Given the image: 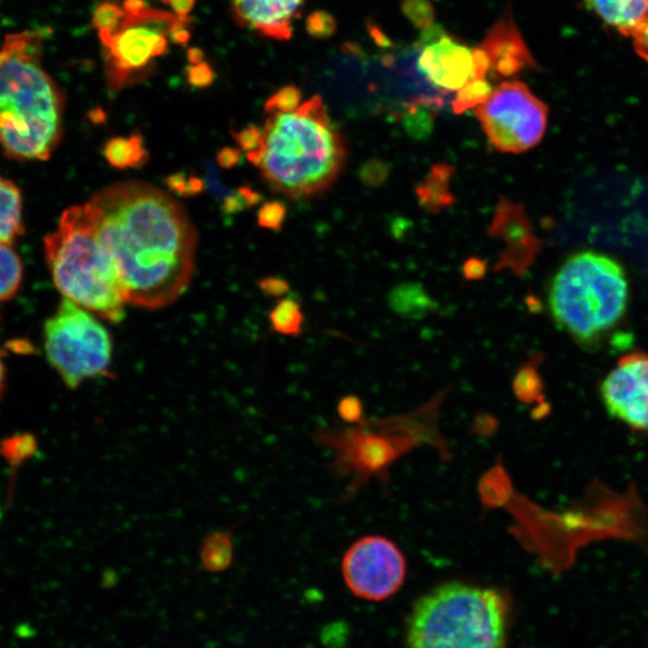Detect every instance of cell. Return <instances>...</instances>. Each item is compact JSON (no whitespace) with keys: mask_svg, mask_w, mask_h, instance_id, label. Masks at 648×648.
Segmentation results:
<instances>
[{"mask_svg":"<svg viewBox=\"0 0 648 648\" xmlns=\"http://www.w3.org/2000/svg\"><path fill=\"white\" fill-rule=\"evenodd\" d=\"M129 305L168 307L189 288L198 232L182 205L142 182L118 183L88 201Z\"/></svg>","mask_w":648,"mask_h":648,"instance_id":"cell-1","label":"cell"},{"mask_svg":"<svg viewBox=\"0 0 648 648\" xmlns=\"http://www.w3.org/2000/svg\"><path fill=\"white\" fill-rule=\"evenodd\" d=\"M44 29L10 33L0 48V146L17 160H48L62 139L66 99L43 68Z\"/></svg>","mask_w":648,"mask_h":648,"instance_id":"cell-2","label":"cell"},{"mask_svg":"<svg viewBox=\"0 0 648 648\" xmlns=\"http://www.w3.org/2000/svg\"><path fill=\"white\" fill-rule=\"evenodd\" d=\"M266 182L291 199L326 191L340 176L346 147L316 96L292 113L269 114L259 150L248 154Z\"/></svg>","mask_w":648,"mask_h":648,"instance_id":"cell-3","label":"cell"},{"mask_svg":"<svg viewBox=\"0 0 648 648\" xmlns=\"http://www.w3.org/2000/svg\"><path fill=\"white\" fill-rule=\"evenodd\" d=\"M448 391H440L410 413L316 430L315 440L335 451L333 470L348 480L346 499H352L372 479L386 487L390 467L418 447L429 445L443 460L451 458L439 428L441 405Z\"/></svg>","mask_w":648,"mask_h":648,"instance_id":"cell-4","label":"cell"},{"mask_svg":"<svg viewBox=\"0 0 648 648\" xmlns=\"http://www.w3.org/2000/svg\"><path fill=\"white\" fill-rule=\"evenodd\" d=\"M44 255L64 298L109 322L124 320L128 301L123 282L101 242L88 202L66 210L58 229L44 238Z\"/></svg>","mask_w":648,"mask_h":648,"instance_id":"cell-5","label":"cell"},{"mask_svg":"<svg viewBox=\"0 0 648 648\" xmlns=\"http://www.w3.org/2000/svg\"><path fill=\"white\" fill-rule=\"evenodd\" d=\"M510 607L500 591L445 584L420 598L409 617V648H507Z\"/></svg>","mask_w":648,"mask_h":648,"instance_id":"cell-6","label":"cell"},{"mask_svg":"<svg viewBox=\"0 0 648 648\" xmlns=\"http://www.w3.org/2000/svg\"><path fill=\"white\" fill-rule=\"evenodd\" d=\"M628 301L622 266L594 251L571 256L557 271L549 291L555 323L582 346L598 343L619 326Z\"/></svg>","mask_w":648,"mask_h":648,"instance_id":"cell-7","label":"cell"},{"mask_svg":"<svg viewBox=\"0 0 648 648\" xmlns=\"http://www.w3.org/2000/svg\"><path fill=\"white\" fill-rule=\"evenodd\" d=\"M44 351L70 389L87 380L111 378L113 339L92 312L64 298L44 325Z\"/></svg>","mask_w":648,"mask_h":648,"instance_id":"cell-8","label":"cell"},{"mask_svg":"<svg viewBox=\"0 0 648 648\" xmlns=\"http://www.w3.org/2000/svg\"><path fill=\"white\" fill-rule=\"evenodd\" d=\"M179 20L172 11L149 6L139 14H127L116 34L101 41L104 73L112 93L153 72L157 59L169 52V36Z\"/></svg>","mask_w":648,"mask_h":648,"instance_id":"cell-9","label":"cell"},{"mask_svg":"<svg viewBox=\"0 0 648 648\" xmlns=\"http://www.w3.org/2000/svg\"><path fill=\"white\" fill-rule=\"evenodd\" d=\"M473 111L490 143L502 153L527 152L541 141L548 127L547 104L517 81L501 83Z\"/></svg>","mask_w":648,"mask_h":648,"instance_id":"cell-10","label":"cell"},{"mask_svg":"<svg viewBox=\"0 0 648 648\" xmlns=\"http://www.w3.org/2000/svg\"><path fill=\"white\" fill-rule=\"evenodd\" d=\"M341 570L345 584L356 597L382 601L401 589L407 562L395 541L380 536H367L346 551Z\"/></svg>","mask_w":648,"mask_h":648,"instance_id":"cell-11","label":"cell"},{"mask_svg":"<svg viewBox=\"0 0 648 648\" xmlns=\"http://www.w3.org/2000/svg\"><path fill=\"white\" fill-rule=\"evenodd\" d=\"M417 69L440 92H459L476 79L475 49L467 48L446 32L441 26L432 24L425 30L418 42Z\"/></svg>","mask_w":648,"mask_h":648,"instance_id":"cell-12","label":"cell"},{"mask_svg":"<svg viewBox=\"0 0 648 648\" xmlns=\"http://www.w3.org/2000/svg\"><path fill=\"white\" fill-rule=\"evenodd\" d=\"M600 397L612 418L648 433V353L624 356L602 380Z\"/></svg>","mask_w":648,"mask_h":648,"instance_id":"cell-13","label":"cell"},{"mask_svg":"<svg viewBox=\"0 0 648 648\" xmlns=\"http://www.w3.org/2000/svg\"><path fill=\"white\" fill-rule=\"evenodd\" d=\"M488 235L504 240L506 245L496 265L497 271L510 269L516 275H522L534 262L538 242L521 206L501 199L496 207Z\"/></svg>","mask_w":648,"mask_h":648,"instance_id":"cell-14","label":"cell"},{"mask_svg":"<svg viewBox=\"0 0 648 648\" xmlns=\"http://www.w3.org/2000/svg\"><path fill=\"white\" fill-rule=\"evenodd\" d=\"M230 3L238 26L269 39L288 41L306 0H230Z\"/></svg>","mask_w":648,"mask_h":648,"instance_id":"cell-15","label":"cell"},{"mask_svg":"<svg viewBox=\"0 0 648 648\" xmlns=\"http://www.w3.org/2000/svg\"><path fill=\"white\" fill-rule=\"evenodd\" d=\"M489 59L491 77L504 80L534 67V58L510 13L497 21L480 47Z\"/></svg>","mask_w":648,"mask_h":648,"instance_id":"cell-16","label":"cell"},{"mask_svg":"<svg viewBox=\"0 0 648 648\" xmlns=\"http://www.w3.org/2000/svg\"><path fill=\"white\" fill-rule=\"evenodd\" d=\"M606 23L630 36L648 18V0H586Z\"/></svg>","mask_w":648,"mask_h":648,"instance_id":"cell-17","label":"cell"},{"mask_svg":"<svg viewBox=\"0 0 648 648\" xmlns=\"http://www.w3.org/2000/svg\"><path fill=\"white\" fill-rule=\"evenodd\" d=\"M235 554L232 531L210 532L200 547V570L209 575H222L235 567Z\"/></svg>","mask_w":648,"mask_h":648,"instance_id":"cell-18","label":"cell"},{"mask_svg":"<svg viewBox=\"0 0 648 648\" xmlns=\"http://www.w3.org/2000/svg\"><path fill=\"white\" fill-rule=\"evenodd\" d=\"M453 173L455 169L447 163L435 165L423 182L416 188L420 206L436 213L453 205L455 196L449 190Z\"/></svg>","mask_w":648,"mask_h":648,"instance_id":"cell-19","label":"cell"},{"mask_svg":"<svg viewBox=\"0 0 648 648\" xmlns=\"http://www.w3.org/2000/svg\"><path fill=\"white\" fill-rule=\"evenodd\" d=\"M22 233L21 192L10 180L0 177V246L11 247Z\"/></svg>","mask_w":648,"mask_h":648,"instance_id":"cell-20","label":"cell"},{"mask_svg":"<svg viewBox=\"0 0 648 648\" xmlns=\"http://www.w3.org/2000/svg\"><path fill=\"white\" fill-rule=\"evenodd\" d=\"M103 157L114 169H139L149 154L140 133H132L128 138H114L103 147Z\"/></svg>","mask_w":648,"mask_h":648,"instance_id":"cell-21","label":"cell"},{"mask_svg":"<svg viewBox=\"0 0 648 648\" xmlns=\"http://www.w3.org/2000/svg\"><path fill=\"white\" fill-rule=\"evenodd\" d=\"M478 494L481 504L487 508L509 505L515 497L514 485L505 470L497 463L479 479Z\"/></svg>","mask_w":648,"mask_h":648,"instance_id":"cell-22","label":"cell"},{"mask_svg":"<svg viewBox=\"0 0 648 648\" xmlns=\"http://www.w3.org/2000/svg\"><path fill=\"white\" fill-rule=\"evenodd\" d=\"M389 306L406 318H421L435 303L419 283H402L389 293Z\"/></svg>","mask_w":648,"mask_h":648,"instance_id":"cell-23","label":"cell"},{"mask_svg":"<svg viewBox=\"0 0 648 648\" xmlns=\"http://www.w3.org/2000/svg\"><path fill=\"white\" fill-rule=\"evenodd\" d=\"M270 327L276 333L297 338L303 331L305 313L292 298L282 299L269 313Z\"/></svg>","mask_w":648,"mask_h":648,"instance_id":"cell-24","label":"cell"},{"mask_svg":"<svg viewBox=\"0 0 648 648\" xmlns=\"http://www.w3.org/2000/svg\"><path fill=\"white\" fill-rule=\"evenodd\" d=\"M23 278V268L11 247L0 246V301L18 293Z\"/></svg>","mask_w":648,"mask_h":648,"instance_id":"cell-25","label":"cell"},{"mask_svg":"<svg viewBox=\"0 0 648 648\" xmlns=\"http://www.w3.org/2000/svg\"><path fill=\"white\" fill-rule=\"evenodd\" d=\"M126 18L127 13L122 6L113 2L97 6L92 14V26L98 32L100 42L116 34Z\"/></svg>","mask_w":648,"mask_h":648,"instance_id":"cell-26","label":"cell"},{"mask_svg":"<svg viewBox=\"0 0 648 648\" xmlns=\"http://www.w3.org/2000/svg\"><path fill=\"white\" fill-rule=\"evenodd\" d=\"M492 92L494 88L487 79L472 80L459 90L451 108L456 114L475 110L486 103Z\"/></svg>","mask_w":648,"mask_h":648,"instance_id":"cell-27","label":"cell"},{"mask_svg":"<svg viewBox=\"0 0 648 648\" xmlns=\"http://www.w3.org/2000/svg\"><path fill=\"white\" fill-rule=\"evenodd\" d=\"M301 99L303 93L299 88L285 86L267 100L265 111L268 114L292 113L301 107Z\"/></svg>","mask_w":648,"mask_h":648,"instance_id":"cell-28","label":"cell"},{"mask_svg":"<svg viewBox=\"0 0 648 648\" xmlns=\"http://www.w3.org/2000/svg\"><path fill=\"white\" fill-rule=\"evenodd\" d=\"M430 104L425 102H415L405 114V128L415 138H426L432 129V116L428 110Z\"/></svg>","mask_w":648,"mask_h":648,"instance_id":"cell-29","label":"cell"},{"mask_svg":"<svg viewBox=\"0 0 648 648\" xmlns=\"http://www.w3.org/2000/svg\"><path fill=\"white\" fill-rule=\"evenodd\" d=\"M402 12L415 27L423 32L435 24V10L429 0H403Z\"/></svg>","mask_w":648,"mask_h":648,"instance_id":"cell-30","label":"cell"},{"mask_svg":"<svg viewBox=\"0 0 648 648\" xmlns=\"http://www.w3.org/2000/svg\"><path fill=\"white\" fill-rule=\"evenodd\" d=\"M540 381L534 365L524 366L516 376L514 388L517 398L532 402L538 395Z\"/></svg>","mask_w":648,"mask_h":648,"instance_id":"cell-31","label":"cell"},{"mask_svg":"<svg viewBox=\"0 0 648 648\" xmlns=\"http://www.w3.org/2000/svg\"><path fill=\"white\" fill-rule=\"evenodd\" d=\"M336 30V19L326 11H315L307 19V32L315 39L325 40L333 37Z\"/></svg>","mask_w":648,"mask_h":648,"instance_id":"cell-32","label":"cell"},{"mask_svg":"<svg viewBox=\"0 0 648 648\" xmlns=\"http://www.w3.org/2000/svg\"><path fill=\"white\" fill-rule=\"evenodd\" d=\"M286 213L288 209L286 206L279 201H271L263 205L259 212V223L261 228L280 231L282 229Z\"/></svg>","mask_w":648,"mask_h":648,"instance_id":"cell-33","label":"cell"},{"mask_svg":"<svg viewBox=\"0 0 648 648\" xmlns=\"http://www.w3.org/2000/svg\"><path fill=\"white\" fill-rule=\"evenodd\" d=\"M338 415L349 426H358L363 423L365 406L356 396L343 397L338 403Z\"/></svg>","mask_w":648,"mask_h":648,"instance_id":"cell-34","label":"cell"},{"mask_svg":"<svg viewBox=\"0 0 648 648\" xmlns=\"http://www.w3.org/2000/svg\"><path fill=\"white\" fill-rule=\"evenodd\" d=\"M166 185L180 196H195L202 192L205 185L200 178L176 173L166 179Z\"/></svg>","mask_w":648,"mask_h":648,"instance_id":"cell-35","label":"cell"},{"mask_svg":"<svg viewBox=\"0 0 648 648\" xmlns=\"http://www.w3.org/2000/svg\"><path fill=\"white\" fill-rule=\"evenodd\" d=\"M188 83L195 88H207L216 81V71L209 63L190 64L187 69Z\"/></svg>","mask_w":648,"mask_h":648,"instance_id":"cell-36","label":"cell"},{"mask_svg":"<svg viewBox=\"0 0 648 648\" xmlns=\"http://www.w3.org/2000/svg\"><path fill=\"white\" fill-rule=\"evenodd\" d=\"M388 166L381 160H371L361 169L360 178L368 187L381 186L388 177Z\"/></svg>","mask_w":648,"mask_h":648,"instance_id":"cell-37","label":"cell"},{"mask_svg":"<svg viewBox=\"0 0 648 648\" xmlns=\"http://www.w3.org/2000/svg\"><path fill=\"white\" fill-rule=\"evenodd\" d=\"M237 143L243 150H247L248 154L259 150L263 142V130L256 126H249L243 130L235 133Z\"/></svg>","mask_w":648,"mask_h":648,"instance_id":"cell-38","label":"cell"},{"mask_svg":"<svg viewBox=\"0 0 648 648\" xmlns=\"http://www.w3.org/2000/svg\"><path fill=\"white\" fill-rule=\"evenodd\" d=\"M638 54L648 63V18L630 34Z\"/></svg>","mask_w":648,"mask_h":648,"instance_id":"cell-39","label":"cell"},{"mask_svg":"<svg viewBox=\"0 0 648 648\" xmlns=\"http://www.w3.org/2000/svg\"><path fill=\"white\" fill-rule=\"evenodd\" d=\"M191 18L180 19L179 22L171 29L170 42L179 44V47H187L191 39Z\"/></svg>","mask_w":648,"mask_h":648,"instance_id":"cell-40","label":"cell"},{"mask_svg":"<svg viewBox=\"0 0 648 648\" xmlns=\"http://www.w3.org/2000/svg\"><path fill=\"white\" fill-rule=\"evenodd\" d=\"M462 273L470 281L483 279L487 275V265L485 261L472 258L463 263Z\"/></svg>","mask_w":648,"mask_h":648,"instance_id":"cell-41","label":"cell"},{"mask_svg":"<svg viewBox=\"0 0 648 648\" xmlns=\"http://www.w3.org/2000/svg\"><path fill=\"white\" fill-rule=\"evenodd\" d=\"M261 290L271 297H280L289 292L290 286L282 279L267 278L260 282Z\"/></svg>","mask_w":648,"mask_h":648,"instance_id":"cell-42","label":"cell"},{"mask_svg":"<svg viewBox=\"0 0 648 648\" xmlns=\"http://www.w3.org/2000/svg\"><path fill=\"white\" fill-rule=\"evenodd\" d=\"M161 2L170 7L179 19H189L196 6V0H161Z\"/></svg>","mask_w":648,"mask_h":648,"instance_id":"cell-43","label":"cell"},{"mask_svg":"<svg viewBox=\"0 0 648 648\" xmlns=\"http://www.w3.org/2000/svg\"><path fill=\"white\" fill-rule=\"evenodd\" d=\"M478 436H490L497 429L496 420L489 415L478 416L472 427Z\"/></svg>","mask_w":648,"mask_h":648,"instance_id":"cell-44","label":"cell"},{"mask_svg":"<svg viewBox=\"0 0 648 648\" xmlns=\"http://www.w3.org/2000/svg\"><path fill=\"white\" fill-rule=\"evenodd\" d=\"M240 160L239 150L235 148H223L218 154V162L223 169H232Z\"/></svg>","mask_w":648,"mask_h":648,"instance_id":"cell-45","label":"cell"},{"mask_svg":"<svg viewBox=\"0 0 648 648\" xmlns=\"http://www.w3.org/2000/svg\"><path fill=\"white\" fill-rule=\"evenodd\" d=\"M123 9L127 14H139L144 11L149 4L147 0H124Z\"/></svg>","mask_w":648,"mask_h":648,"instance_id":"cell-46","label":"cell"},{"mask_svg":"<svg viewBox=\"0 0 648 648\" xmlns=\"http://www.w3.org/2000/svg\"><path fill=\"white\" fill-rule=\"evenodd\" d=\"M188 60L190 64H200L205 62V52L200 48H190L188 50Z\"/></svg>","mask_w":648,"mask_h":648,"instance_id":"cell-47","label":"cell"},{"mask_svg":"<svg viewBox=\"0 0 648 648\" xmlns=\"http://www.w3.org/2000/svg\"><path fill=\"white\" fill-rule=\"evenodd\" d=\"M4 381H6L4 366L2 363V358H0V398H2L3 395Z\"/></svg>","mask_w":648,"mask_h":648,"instance_id":"cell-48","label":"cell"}]
</instances>
